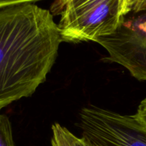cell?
Segmentation results:
<instances>
[{
	"label": "cell",
	"instance_id": "cell-1",
	"mask_svg": "<svg viewBox=\"0 0 146 146\" xmlns=\"http://www.w3.org/2000/svg\"><path fill=\"white\" fill-rule=\"evenodd\" d=\"M62 41L49 10L33 3L0 7V111L46 81Z\"/></svg>",
	"mask_w": 146,
	"mask_h": 146
},
{
	"label": "cell",
	"instance_id": "cell-2",
	"mask_svg": "<svg viewBox=\"0 0 146 146\" xmlns=\"http://www.w3.org/2000/svg\"><path fill=\"white\" fill-rule=\"evenodd\" d=\"M57 24L63 41H96L113 34L125 17L123 0H67Z\"/></svg>",
	"mask_w": 146,
	"mask_h": 146
},
{
	"label": "cell",
	"instance_id": "cell-3",
	"mask_svg": "<svg viewBox=\"0 0 146 146\" xmlns=\"http://www.w3.org/2000/svg\"><path fill=\"white\" fill-rule=\"evenodd\" d=\"M79 127L91 146H146V128L134 115L90 106L80 111Z\"/></svg>",
	"mask_w": 146,
	"mask_h": 146
},
{
	"label": "cell",
	"instance_id": "cell-4",
	"mask_svg": "<svg viewBox=\"0 0 146 146\" xmlns=\"http://www.w3.org/2000/svg\"><path fill=\"white\" fill-rule=\"evenodd\" d=\"M95 42L107 50V60L123 66L136 79L146 81V13L125 18L115 32Z\"/></svg>",
	"mask_w": 146,
	"mask_h": 146
},
{
	"label": "cell",
	"instance_id": "cell-5",
	"mask_svg": "<svg viewBox=\"0 0 146 146\" xmlns=\"http://www.w3.org/2000/svg\"><path fill=\"white\" fill-rule=\"evenodd\" d=\"M0 146H15L11 122L8 117L0 113Z\"/></svg>",
	"mask_w": 146,
	"mask_h": 146
},
{
	"label": "cell",
	"instance_id": "cell-6",
	"mask_svg": "<svg viewBox=\"0 0 146 146\" xmlns=\"http://www.w3.org/2000/svg\"><path fill=\"white\" fill-rule=\"evenodd\" d=\"M52 127L58 131L62 139L68 146H91L82 137L79 138L76 136L67 128L59 124L58 123L53 124Z\"/></svg>",
	"mask_w": 146,
	"mask_h": 146
},
{
	"label": "cell",
	"instance_id": "cell-7",
	"mask_svg": "<svg viewBox=\"0 0 146 146\" xmlns=\"http://www.w3.org/2000/svg\"><path fill=\"white\" fill-rule=\"evenodd\" d=\"M134 116L142 125L146 128V98L140 102L137 108V112Z\"/></svg>",
	"mask_w": 146,
	"mask_h": 146
},
{
	"label": "cell",
	"instance_id": "cell-8",
	"mask_svg": "<svg viewBox=\"0 0 146 146\" xmlns=\"http://www.w3.org/2000/svg\"><path fill=\"white\" fill-rule=\"evenodd\" d=\"M52 136L51 139L52 146H68L62 139L58 131L52 126Z\"/></svg>",
	"mask_w": 146,
	"mask_h": 146
},
{
	"label": "cell",
	"instance_id": "cell-9",
	"mask_svg": "<svg viewBox=\"0 0 146 146\" xmlns=\"http://www.w3.org/2000/svg\"><path fill=\"white\" fill-rule=\"evenodd\" d=\"M40 0H0V7L13 4H24V3H34Z\"/></svg>",
	"mask_w": 146,
	"mask_h": 146
},
{
	"label": "cell",
	"instance_id": "cell-10",
	"mask_svg": "<svg viewBox=\"0 0 146 146\" xmlns=\"http://www.w3.org/2000/svg\"><path fill=\"white\" fill-rule=\"evenodd\" d=\"M132 11L136 14L144 11L146 12V0H137L132 9Z\"/></svg>",
	"mask_w": 146,
	"mask_h": 146
},
{
	"label": "cell",
	"instance_id": "cell-11",
	"mask_svg": "<svg viewBox=\"0 0 146 146\" xmlns=\"http://www.w3.org/2000/svg\"><path fill=\"white\" fill-rule=\"evenodd\" d=\"M137 1V0H126L124 7H123V15H124L125 17L127 14L131 12L132 9L134 7Z\"/></svg>",
	"mask_w": 146,
	"mask_h": 146
},
{
	"label": "cell",
	"instance_id": "cell-12",
	"mask_svg": "<svg viewBox=\"0 0 146 146\" xmlns=\"http://www.w3.org/2000/svg\"><path fill=\"white\" fill-rule=\"evenodd\" d=\"M67 1V0H60V2H59V4H57V8L56 9V11H57V12L58 11V12H60V10H61L62 7V6L64 5V4L65 3V1Z\"/></svg>",
	"mask_w": 146,
	"mask_h": 146
},
{
	"label": "cell",
	"instance_id": "cell-13",
	"mask_svg": "<svg viewBox=\"0 0 146 146\" xmlns=\"http://www.w3.org/2000/svg\"><path fill=\"white\" fill-rule=\"evenodd\" d=\"M126 0H123V7H124V5H125V3ZM124 16V15H123Z\"/></svg>",
	"mask_w": 146,
	"mask_h": 146
}]
</instances>
